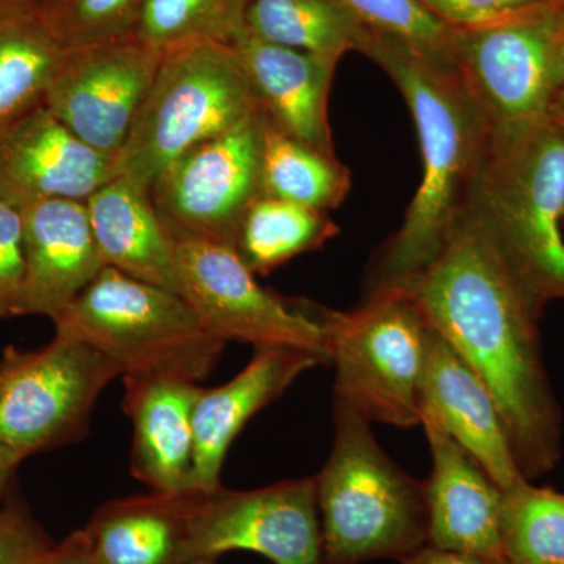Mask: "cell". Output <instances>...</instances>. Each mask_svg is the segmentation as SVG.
<instances>
[{
  "mask_svg": "<svg viewBox=\"0 0 564 564\" xmlns=\"http://www.w3.org/2000/svg\"><path fill=\"white\" fill-rule=\"evenodd\" d=\"M406 289L492 393L527 480L552 469L560 423L538 347L540 311L470 209L440 258Z\"/></svg>",
  "mask_w": 564,
  "mask_h": 564,
  "instance_id": "1",
  "label": "cell"
},
{
  "mask_svg": "<svg viewBox=\"0 0 564 564\" xmlns=\"http://www.w3.org/2000/svg\"><path fill=\"white\" fill-rule=\"evenodd\" d=\"M358 52L402 93L421 143V184L399 231L378 254L367 293L406 289L440 258L469 214L491 137L448 58L370 29Z\"/></svg>",
  "mask_w": 564,
  "mask_h": 564,
  "instance_id": "2",
  "label": "cell"
},
{
  "mask_svg": "<svg viewBox=\"0 0 564 564\" xmlns=\"http://www.w3.org/2000/svg\"><path fill=\"white\" fill-rule=\"evenodd\" d=\"M470 212L538 311L564 296V131L552 118L489 141Z\"/></svg>",
  "mask_w": 564,
  "mask_h": 564,
  "instance_id": "3",
  "label": "cell"
},
{
  "mask_svg": "<svg viewBox=\"0 0 564 564\" xmlns=\"http://www.w3.org/2000/svg\"><path fill=\"white\" fill-rule=\"evenodd\" d=\"M336 440L317 481L326 564L406 558L429 544L425 485L375 441L370 422L334 400Z\"/></svg>",
  "mask_w": 564,
  "mask_h": 564,
  "instance_id": "4",
  "label": "cell"
},
{
  "mask_svg": "<svg viewBox=\"0 0 564 564\" xmlns=\"http://www.w3.org/2000/svg\"><path fill=\"white\" fill-rule=\"evenodd\" d=\"M57 334L104 352L122 377L198 383L226 343L180 295L104 267L54 321Z\"/></svg>",
  "mask_w": 564,
  "mask_h": 564,
  "instance_id": "5",
  "label": "cell"
},
{
  "mask_svg": "<svg viewBox=\"0 0 564 564\" xmlns=\"http://www.w3.org/2000/svg\"><path fill=\"white\" fill-rule=\"evenodd\" d=\"M256 115L254 93L229 44L196 41L163 52L122 148L121 174L150 191L182 154Z\"/></svg>",
  "mask_w": 564,
  "mask_h": 564,
  "instance_id": "6",
  "label": "cell"
},
{
  "mask_svg": "<svg viewBox=\"0 0 564 564\" xmlns=\"http://www.w3.org/2000/svg\"><path fill=\"white\" fill-rule=\"evenodd\" d=\"M336 400L369 422L421 425V388L433 326L408 289L367 293L350 313L323 311Z\"/></svg>",
  "mask_w": 564,
  "mask_h": 564,
  "instance_id": "7",
  "label": "cell"
},
{
  "mask_svg": "<svg viewBox=\"0 0 564 564\" xmlns=\"http://www.w3.org/2000/svg\"><path fill=\"white\" fill-rule=\"evenodd\" d=\"M451 62L491 140L529 131L551 118L564 90V10L544 3L507 20L455 28Z\"/></svg>",
  "mask_w": 564,
  "mask_h": 564,
  "instance_id": "8",
  "label": "cell"
},
{
  "mask_svg": "<svg viewBox=\"0 0 564 564\" xmlns=\"http://www.w3.org/2000/svg\"><path fill=\"white\" fill-rule=\"evenodd\" d=\"M117 377L104 352L63 334L40 351L10 350L0 362V441L25 456L69 440Z\"/></svg>",
  "mask_w": 564,
  "mask_h": 564,
  "instance_id": "9",
  "label": "cell"
},
{
  "mask_svg": "<svg viewBox=\"0 0 564 564\" xmlns=\"http://www.w3.org/2000/svg\"><path fill=\"white\" fill-rule=\"evenodd\" d=\"M174 240L180 295L207 332L223 343L295 348L332 362L322 313H304L263 289L231 245Z\"/></svg>",
  "mask_w": 564,
  "mask_h": 564,
  "instance_id": "10",
  "label": "cell"
},
{
  "mask_svg": "<svg viewBox=\"0 0 564 564\" xmlns=\"http://www.w3.org/2000/svg\"><path fill=\"white\" fill-rule=\"evenodd\" d=\"M261 115L182 154L151 185V202L174 239L234 243L263 196Z\"/></svg>",
  "mask_w": 564,
  "mask_h": 564,
  "instance_id": "11",
  "label": "cell"
},
{
  "mask_svg": "<svg viewBox=\"0 0 564 564\" xmlns=\"http://www.w3.org/2000/svg\"><path fill=\"white\" fill-rule=\"evenodd\" d=\"M250 551L274 564H326L315 477L251 491L199 492L188 519L185 562Z\"/></svg>",
  "mask_w": 564,
  "mask_h": 564,
  "instance_id": "12",
  "label": "cell"
},
{
  "mask_svg": "<svg viewBox=\"0 0 564 564\" xmlns=\"http://www.w3.org/2000/svg\"><path fill=\"white\" fill-rule=\"evenodd\" d=\"M162 58L137 36L66 50L44 107L95 150L120 155Z\"/></svg>",
  "mask_w": 564,
  "mask_h": 564,
  "instance_id": "13",
  "label": "cell"
},
{
  "mask_svg": "<svg viewBox=\"0 0 564 564\" xmlns=\"http://www.w3.org/2000/svg\"><path fill=\"white\" fill-rule=\"evenodd\" d=\"M120 174V155L95 150L44 106L0 133V199L14 206L85 203Z\"/></svg>",
  "mask_w": 564,
  "mask_h": 564,
  "instance_id": "14",
  "label": "cell"
},
{
  "mask_svg": "<svg viewBox=\"0 0 564 564\" xmlns=\"http://www.w3.org/2000/svg\"><path fill=\"white\" fill-rule=\"evenodd\" d=\"M229 46L250 82L261 117L285 135L336 155L328 102L334 74L343 57L265 43L243 29Z\"/></svg>",
  "mask_w": 564,
  "mask_h": 564,
  "instance_id": "15",
  "label": "cell"
},
{
  "mask_svg": "<svg viewBox=\"0 0 564 564\" xmlns=\"http://www.w3.org/2000/svg\"><path fill=\"white\" fill-rule=\"evenodd\" d=\"M22 212L25 276L17 315L55 321L106 267L87 206L69 199L28 204Z\"/></svg>",
  "mask_w": 564,
  "mask_h": 564,
  "instance_id": "16",
  "label": "cell"
},
{
  "mask_svg": "<svg viewBox=\"0 0 564 564\" xmlns=\"http://www.w3.org/2000/svg\"><path fill=\"white\" fill-rule=\"evenodd\" d=\"M421 425L433 456L432 475L423 481L429 545L505 560L500 544L502 489L436 419L423 414Z\"/></svg>",
  "mask_w": 564,
  "mask_h": 564,
  "instance_id": "17",
  "label": "cell"
},
{
  "mask_svg": "<svg viewBox=\"0 0 564 564\" xmlns=\"http://www.w3.org/2000/svg\"><path fill=\"white\" fill-rule=\"evenodd\" d=\"M423 414L436 419L500 489L525 478L492 393L434 328L421 388Z\"/></svg>",
  "mask_w": 564,
  "mask_h": 564,
  "instance_id": "18",
  "label": "cell"
},
{
  "mask_svg": "<svg viewBox=\"0 0 564 564\" xmlns=\"http://www.w3.org/2000/svg\"><path fill=\"white\" fill-rule=\"evenodd\" d=\"M318 364L326 362L295 348H256L251 361L231 381L220 388L202 389L193 411V485L198 491L210 492L221 486L223 463L245 423Z\"/></svg>",
  "mask_w": 564,
  "mask_h": 564,
  "instance_id": "19",
  "label": "cell"
},
{
  "mask_svg": "<svg viewBox=\"0 0 564 564\" xmlns=\"http://www.w3.org/2000/svg\"><path fill=\"white\" fill-rule=\"evenodd\" d=\"M124 378L122 410L133 425V477L154 492L198 491L193 485L196 383Z\"/></svg>",
  "mask_w": 564,
  "mask_h": 564,
  "instance_id": "20",
  "label": "cell"
},
{
  "mask_svg": "<svg viewBox=\"0 0 564 564\" xmlns=\"http://www.w3.org/2000/svg\"><path fill=\"white\" fill-rule=\"evenodd\" d=\"M85 206L106 267L180 293L176 240L159 217L148 188L120 174Z\"/></svg>",
  "mask_w": 564,
  "mask_h": 564,
  "instance_id": "21",
  "label": "cell"
},
{
  "mask_svg": "<svg viewBox=\"0 0 564 564\" xmlns=\"http://www.w3.org/2000/svg\"><path fill=\"white\" fill-rule=\"evenodd\" d=\"M202 491L133 496L102 505L80 530L102 564H184L188 519Z\"/></svg>",
  "mask_w": 564,
  "mask_h": 564,
  "instance_id": "22",
  "label": "cell"
},
{
  "mask_svg": "<svg viewBox=\"0 0 564 564\" xmlns=\"http://www.w3.org/2000/svg\"><path fill=\"white\" fill-rule=\"evenodd\" d=\"M65 52L40 10L0 6V133L44 106Z\"/></svg>",
  "mask_w": 564,
  "mask_h": 564,
  "instance_id": "23",
  "label": "cell"
},
{
  "mask_svg": "<svg viewBox=\"0 0 564 564\" xmlns=\"http://www.w3.org/2000/svg\"><path fill=\"white\" fill-rule=\"evenodd\" d=\"M243 31L289 50L344 57L359 51L367 28L337 0H247Z\"/></svg>",
  "mask_w": 564,
  "mask_h": 564,
  "instance_id": "24",
  "label": "cell"
},
{
  "mask_svg": "<svg viewBox=\"0 0 564 564\" xmlns=\"http://www.w3.org/2000/svg\"><path fill=\"white\" fill-rule=\"evenodd\" d=\"M339 232L328 212L261 196L245 214L232 248L252 273L267 276Z\"/></svg>",
  "mask_w": 564,
  "mask_h": 564,
  "instance_id": "25",
  "label": "cell"
},
{
  "mask_svg": "<svg viewBox=\"0 0 564 564\" xmlns=\"http://www.w3.org/2000/svg\"><path fill=\"white\" fill-rule=\"evenodd\" d=\"M261 115V113H259ZM263 196L328 212L351 191V173L337 155L292 139L261 117Z\"/></svg>",
  "mask_w": 564,
  "mask_h": 564,
  "instance_id": "26",
  "label": "cell"
},
{
  "mask_svg": "<svg viewBox=\"0 0 564 564\" xmlns=\"http://www.w3.org/2000/svg\"><path fill=\"white\" fill-rule=\"evenodd\" d=\"M500 544L508 564H564V494L527 478L502 489Z\"/></svg>",
  "mask_w": 564,
  "mask_h": 564,
  "instance_id": "27",
  "label": "cell"
},
{
  "mask_svg": "<svg viewBox=\"0 0 564 564\" xmlns=\"http://www.w3.org/2000/svg\"><path fill=\"white\" fill-rule=\"evenodd\" d=\"M247 0H144L137 39L159 52L196 41L229 44L243 29Z\"/></svg>",
  "mask_w": 564,
  "mask_h": 564,
  "instance_id": "28",
  "label": "cell"
},
{
  "mask_svg": "<svg viewBox=\"0 0 564 564\" xmlns=\"http://www.w3.org/2000/svg\"><path fill=\"white\" fill-rule=\"evenodd\" d=\"M144 0H51L41 7L65 50L135 35Z\"/></svg>",
  "mask_w": 564,
  "mask_h": 564,
  "instance_id": "29",
  "label": "cell"
},
{
  "mask_svg": "<svg viewBox=\"0 0 564 564\" xmlns=\"http://www.w3.org/2000/svg\"><path fill=\"white\" fill-rule=\"evenodd\" d=\"M370 31L386 33L451 61L454 29L419 0H337Z\"/></svg>",
  "mask_w": 564,
  "mask_h": 564,
  "instance_id": "30",
  "label": "cell"
},
{
  "mask_svg": "<svg viewBox=\"0 0 564 564\" xmlns=\"http://www.w3.org/2000/svg\"><path fill=\"white\" fill-rule=\"evenodd\" d=\"M24 276L21 207L0 199V321L17 315Z\"/></svg>",
  "mask_w": 564,
  "mask_h": 564,
  "instance_id": "31",
  "label": "cell"
},
{
  "mask_svg": "<svg viewBox=\"0 0 564 564\" xmlns=\"http://www.w3.org/2000/svg\"><path fill=\"white\" fill-rule=\"evenodd\" d=\"M430 13L452 28H474L518 17L545 0H419Z\"/></svg>",
  "mask_w": 564,
  "mask_h": 564,
  "instance_id": "32",
  "label": "cell"
},
{
  "mask_svg": "<svg viewBox=\"0 0 564 564\" xmlns=\"http://www.w3.org/2000/svg\"><path fill=\"white\" fill-rule=\"evenodd\" d=\"M51 549L22 516L0 514V564H43Z\"/></svg>",
  "mask_w": 564,
  "mask_h": 564,
  "instance_id": "33",
  "label": "cell"
},
{
  "mask_svg": "<svg viewBox=\"0 0 564 564\" xmlns=\"http://www.w3.org/2000/svg\"><path fill=\"white\" fill-rule=\"evenodd\" d=\"M402 564H508L505 560L484 558V556L462 554V552L443 551L426 544L417 552L406 556Z\"/></svg>",
  "mask_w": 564,
  "mask_h": 564,
  "instance_id": "34",
  "label": "cell"
},
{
  "mask_svg": "<svg viewBox=\"0 0 564 564\" xmlns=\"http://www.w3.org/2000/svg\"><path fill=\"white\" fill-rule=\"evenodd\" d=\"M43 564H102L91 554L79 532L70 534L65 543L51 549Z\"/></svg>",
  "mask_w": 564,
  "mask_h": 564,
  "instance_id": "35",
  "label": "cell"
},
{
  "mask_svg": "<svg viewBox=\"0 0 564 564\" xmlns=\"http://www.w3.org/2000/svg\"><path fill=\"white\" fill-rule=\"evenodd\" d=\"M24 456L18 454L17 451L9 447L3 441H0V499H2L3 492H6L7 486L14 469Z\"/></svg>",
  "mask_w": 564,
  "mask_h": 564,
  "instance_id": "36",
  "label": "cell"
},
{
  "mask_svg": "<svg viewBox=\"0 0 564 564\" xmlns=\"http://www.w3.org/2000/svg\"><path fill=\"white\" fill-rule=\"evenodd\" d=\"M51 0H0V6L11 7V9L40 10Z\"/></svg>",
  "mask_w": 564,
  "mask_h": 564,
  "instance_id": "37",
  "label": "cell"
},
{
  "mask_svg": "<svg viewBox=\"0 0 564 564\" xmlns=\"http://www.w3.org/2000/svg\"><path fill=\"white\" fill-rule=\"evenodd\" d=\"M551 118L564 131V90L560 93L558 98L555 99L554 106H552Z\"/></svg>",
  "mask_w": 564,
  "mask_h": 564,
  "instance_id": "38",
  "label": "cell"
},
{
  "mask_svg": "<svg viewBox=\"0 0 564 564\" xmlns=\"http://www.w3.org/2000/svg\"><path fill=\"white\" fill-rule=\"evenodd\" d=\"M214 558H195L191 560V562L184 563V564H214Z\"/></svg>",
  "mask_w": 564,
  "mask_h": 564,
  "instance_id": "39",
  "label": "cell"
},
{
  "mask_svg": "<svg viewBox=\"0 0 564 564\" xmlns=\"http://www.w3.org/2000/svg\"><path fill=\"white\" fill-rule=\"evenodd\" d=\"M545 2L551 3V6L556 7V9L564 10V0H545Z\"/></svg>",
  "mask_w": 564,
  "mask_h": 564,
  "instance_id": "40",
  "label": "cell"
}]
</instances>
